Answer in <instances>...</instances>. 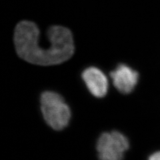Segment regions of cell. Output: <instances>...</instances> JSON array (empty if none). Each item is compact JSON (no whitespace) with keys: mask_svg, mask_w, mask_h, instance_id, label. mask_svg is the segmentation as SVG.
Masks as SVG:
<instances>
[{"mask_svg":"<svg viewBox=\"0 0 160 160\" xmlns=\"http://www.w3.org/2000/svg\"><path fill=\"white\" fill-rule=\"evenodd\" d=\"M46 43L40 41V32L33 22L22 21L14 31L13 41L20 58L38 66H48L68 61L75 51L73 35L63 26H53L47 31Z\"/></svg>","mask_w":160,"mask_h":160,"instance_id":"cell-1","label":"cell"},{"mask_svg":"<svg viewBox=\"0 0 160 160\" xmlns=\"http://www.w3.org/2000/svg\"><path fill=\"white\" fill-rule=\"evenodd\" d=\"M40 104L45 121L52 129L60 131L68 126L71 110L59 93L44 92L40 97Z\"/></svg>","mask_w":160,"mask_h":160,"instance_id":"cell-2","label":"cell"},{"mask_svg":"<svg viewBox=\"0 0 160 160\" xmlns=\"http://www.w3.org/2000/svg\"><path fill=\"white\" fill-rule=\"evenodd\" d=\"M128 139L118 131L102 133L97 142L99 160H122L129 148Z\"/></svg>","mask_w":160,"mask_h":160,"instance_id":"cell-3","label":"cell"},{"mask_svg":"<svg viewBox=\"0 0 160 160\" xmlns=\"http://www.w3.org/2000/svg\"><path fill=\"white\" fill-rule=\"evenodd\" d=\"M113 83L118 91L123 94L132 92L139 80V73L127 65L120 64L110 73Z\"/></svg>","mask_w":160,"mask_h":160,"instance_id":"cell-4","label":"cell"},{"mask_svg":"<svg viewBox=\"0 0 160 160\" xmlns=\"http://www.w3.org/2000/svg\"><path fill=\"white\" fill-rule=\"evenodd\" d=\"M82 78L89 92L93 96L101 98L108 91V80L106 75L96 67H89L84 69Z\"/></svg>","mask_w":160,"mask_h":160,"instance_id":"cell-5","label":"cell"},{"mask_svg":"<svg viewBox=\"0 0 160 160\" xmlns=\"http://www.w3.org/2000/svg\"><path fill=\"white\" fill-rule=\"evenodd\" d=\"M148 160H160V151L152 154L149 156Z\"/></svg>","mask_w":160,"mask_h":160,"instance_id":"cell-6","label":"cell"}]
</instances>
